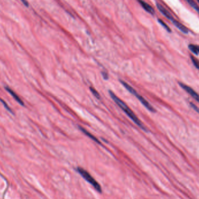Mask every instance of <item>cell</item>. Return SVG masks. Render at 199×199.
I'll list each match as a JSON object with an SVG mask.
<instances>
[{
	"mask_svg": "<svg viewBox=\"0 0 199 199\" xmlns=\"http://www.w3.org/2000/svg\"><path fill=\"white\" fill-rule=\"evenodd\" d=\"M109 93H110L111 97L114 100V101L126 113V114L137 125H138L141 129H142L143 131H147V128L143 124L142 122L138 118V117L134 114V113L131 110V108L126 104V103H125L118 97H117L115 95V94L114 92H112V91L110 90Z\"/></svg>",
	"mask_w": 199,
	"mask_h": 199,
	"instance_id": "cell-1",
	"label": "cell"
},
{
	"mask_svg": "<svg viewBox=\"0 0 199 199\" xmlns=\"http://www.w3.org/2000/svg\"><path fill=\"white\" fill-rule=\"evenodd\" d=\"M156 5L159 11L168 19H169L170 21H171L172 23L177 27L180 31H181L182 33H185V34H188L189 33V29L185 25L182 24L181 23L177 21V20H175L174 19V18L172 16V15L169 12V11H167L163 5H161V4H160L158 3H157Z\"/></svg>",
	"mask_w": 199,
	"mask_h": 199,
	"instance_id": "cell-2",
	"label": "cell"
},
{
	"mask_svg": "<svg viewBox=\"0 0 199 199\" xmlns=\"http://www.w3.org/2000/svg\"><path fill=\"white\" fill-rule=\"evenodd\" d=\"M120 82L122 83V85L125 87V88H126L129 92H130L133 95H134L136 98H137L138 100L142 102V104L148 110L155 112V110L154 108L146 100L144 97H143L141 95H140L135 89L133 88L132 86H131L128 83L125 82V81H123L122 80H120Z\"/></svg>",
	"mask_w": 199,
	"mask_h": 199,
	"instance_id": "cell-3",
	"label": "cell"
},
{
	"mask_svg": "<svg viewBox=\"0 0 199 199\" xmlns=\"http://www.w3.org/2000/svg\"><path fill=\"white\" fill-rule=\"evenodd\" d=\"M77 171L78 173L83 177L88 182L91 184L94 188L99 193L102 192L101 187L99 183L96 181V180L92 177L86 170L82 167H77Z\"/></svg>",
	"mask_w": 199,
	"mask_h": 199,
	"instance_id": "cell-4",
	"label": "cell"
},
{
	"mask_svg": "<svg viewBox=\"0 0 199 199\" xmlns=\"http://www.w3.org/2000/svg\"><path fill=\"white\" fill-rule=\"evenodd\" d=\"M179 85H180V87H182V88H183L192 97H193L196 100L199 101V96L198 95V94L193 88H190L189 86H188L185 84H183L182 83H179Z\"/></svg>",
	"mask_w": 199,
	"mask_h": 199,
	"instance_id": "cell-5",
	"label": "cell"
},
{
	"mask_svg": "<svg viewBox=\"0 0 199 199\" xmlns=\"http://www.w3.org/2000/svg\"><path fill=\"white\" fill-rule=\"evenodd\" d=\"M138 2H139L140 5L143 7V8L145 11H147V12H149V13H150L151 15L154 14L155 11L154 8L151 5H150L148 3L146 2L143 0H138Z\"/></svg>",
	"mask_w": 199,
	"mask_h": 199,
	"instance_id": "cell-6",
	"label": "cell"
},
{
	"mask_svg": "<svg viewBox=\"0 0 199 199\" xmlns=\"http://www.w3.org/2000/svg\"><path fill=\"white\" fill-rule=\"evenodd\" d=\"M6 89L11 94V96L14 98V99L18 103H19L22 105H24V103L22 101V100L20 99V97L18 96V95H17L13 90H12L11 88H6Z\"/></svg>",
	"mask_w": 199,
	"mask_h": 199,
	"instance_id": "cell-7",
	"label": "cell"
},
{
	"mask_svg": "<svg viewBox=\"0 0 199 199\" xmlns=\"http://www.w3.org/2000/svg\"><path fill=\"white\" fill-rule=\"evenodd\" d=\"M79 129H80V131H82V132L83 133H85L86 136H88V137L91 138L92 140H94V142H96V143L100 144V142L99 140H98L95 136H94L91 133H90V132H88L87 130H86L85 129H84V128H83V127H82V126H79Z\"/></svg>",
	"mask_w": 199,
	"mask_h": 199,
	"instance_id": "cell-8",
	"label": "cell"
},
{
	"mask_svg": "<svg viewBox=\"0 0 199 199\" xmlns=\"http://www.w3.org/2000/svg\"><path fill=\"white\" fill-rule=\"evenodd\" d=\"M189 50L196 55L199 54V45L195 44H189L188 46Z\"/></svg>",
	"mask_w": 199,
	"mask_h": 199,
	"instance_id": "cell-9",
	"label": "cell"
},
{
	"mask_svg": "<svg viewBox=\"0 0 199 199\" xmlns=\"http://www.w3.org/2000/svg\"><path fill=\"white\" fill-rule=\"evenodd\" d=\"M199 15V6L193 0H185Z\"/></svg>",
	"mask_w": 199,
	"mask_h": 199,
	"instance_id": "cell-10",
	"label": "cell"
},
{
	"mask_svg": "<svg viewBox=\"0 0 199 199\" xmlns=\"http://www.w3.org/2000/svg\"><path fill=\"white\" fill-rule=\"evenodd\" d=\"M158 21L160 23V24L161 25H162V26L164 27V29H166V31H168L169 33H171V29L169 28V26H168L166 24V23L164 22L163 20L159 19H158Z\"/></svg>",
	"mask_w": 199,
	"mask_h": 199,
	"instance_id": "cell-11",
	"label": "cell"
},
{
	"mask_svg": "<svg viewBox=\"0 0 199 199\" xmlns=\"http://www.w3.org/2000/svg\"><path fill=\"white\" fill-rule=\"evenodd\" d=\"M90 90L91 92L92 93V94L94 95V96L96 99H97L98 100H100L101 99V97H100L99 93H98V91L95 88H92V87H90Z\"/></svg>",
	"mask_w": 199,
	"mask_h": 199,
	"instance_id": "cell-12",
	"label": "cell"
},
{
	"mask_svg": "<svg viewBox=\"0 0 199 199\" xmlns=\"http://www.w3.org/2000/svg\"><path fill=\"white\" fill-rule=\"evenodd\" d=\"M191 57V59L193 62V64H194V65L195 66V67L198 69H199V61L196 59L193 56H190Z\"/></svg>",
	"mask_w": 199,
	"mask_h": 199,
	"instance_id": "cell-13",
	"label": "cell"
},
{
	"mask_svg": "<svg viewBox=\"0 0 199 199\" xmlns=\"http://www.w3.org/2000/svg\"><path fill=\"white\" fill-rule=\"evenodd\" d=\"M190 105H191V107L195 110L197 112H198L199 114V107H198L195 104H194L193 103H192V102H190Z\"/></svg>",
	"mask_w": 199,
	"mask_h": 199,
	"instance_id": "cell-14",
	"label": "cell"
},
{
	"mask_svg": "<svg viewBox=\"0 0 199 199\" xmlns=\"http://www.w3.org/2000/svg\"><path fill=\"white\" fill-rule=\"evenodd\" d=\"M102 76H103V77H104V79H105V80L108 79V74L107 72H102Z\"/></svg>",
	"mask_w": 199,
	"mask_h": 199,
	"instance_id": "cell-15",
	"label": "cell"
},
{
	"mask_svg": "<svg viewBox=\"0 0 199 199\" xmlns=\"http://www.w3.org/2000/svg\"><path fill=\"white\" fill-rule=\"evenodd\" d=\"M21 2L23 3V4L25 7H28L29 6V2H28V1H27V0H21Z\"/></svg>",
	"mask_w": 199,
	"mask_h": 199,
	"instance_id": "cell-16",
	"label": "cell"
},
{
	"mask_svg": "<svg viewBox=\"0 0 199 199\" xmlns=\"http://www.w3.org/2000/svg\"><path fill=\"white\" fill-rule=\"evenodd\" d=\"M1 101H2V103H3V104H4V106H5V108H7V110H8L10 111H11V110H10V107H8V105H7V104H6V103H5V102H4V101H2V100H1Z\"/></svg>",
	"mask_w": 199,
	"mask_h": 199,
	"instance_id": "cell-17",
	"label": "cell"
},
{
	"mask_svg": "<svg viewBox=\"0 0 199 199\" xmlns=\"http://www.w3.org/2000/svg\"><path fill=\"white\" fill-rule=\"evenodd\" d=\"M196 1H198V3H199V0H196Z\"/></svg>",
	"mask_w": 199,
	"mask_h": 199,
	"instance_id": "cell-18",
	"label": "cell"
},
{
	"mask_svg": "<svg viewBox=\"0 0 199 199\" xmlns=\"http://www.w3.org/2000/svg\"><path fill=\"white\" fill-rule=\"evenodd\" d=\"M198 102H199V101H198Z\"/></svg>",
	"mask_w": 199,
	"mask_h": 199,
	"instance_id": "cell-19",
	"label": "cell"
}]
</instances>
